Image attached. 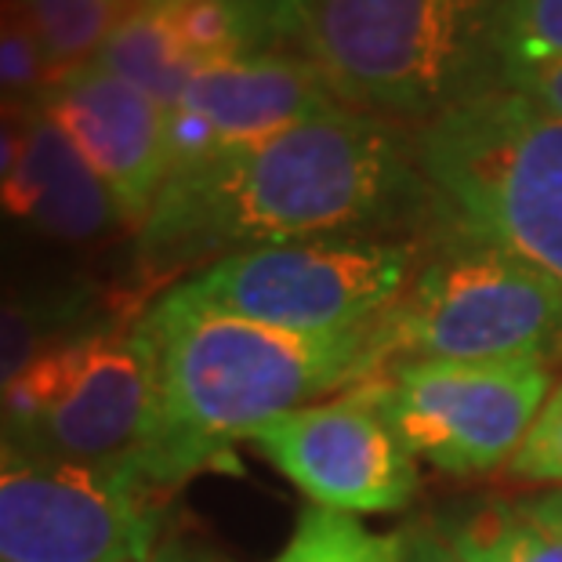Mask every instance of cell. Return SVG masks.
Masks as SVG:
<instances>
[{
    "label": "cell",
    "mask_w": 562,
    "mask_h": 562,
    "mask_svg": "<svg viewBox=\"0 0 562 562\" xmlns=\"http://www.w3.org/2000/svg\"><path fill=\"white\" fill-rule=\"evenodd\" d=\"M422 186L417 153L396 124L338 102L200 171L167 178L138 229V266L164 277L211 255L360 236L411 211Z\"/></svg>",
    "instance_id": "cell-1"
},
{
    "label": "cell",
    "mask_w": 562,
    "mask_h": 562,
    "mask_svg": "<svg viewBox=\"0 0 562 562\" xmlns=\"http://www.w3.org/2000/svg\"><path fill=\"white\" fill-rule=\"evenodd\" d=\"M338 105L305 55L272 52L203 69L167 110V178L189 175L233 149L255 146Z\"/></svg>",
    "instance_id": "cell-11"
},
{
    "label": "cell",
    "mask_w": 562,
    "mask_h": 562,
    "mask_svg": "<svg viewBox=\"0 0 562 562\" xmlns=\"http://www.w3.org/2000/svg\"><path fill=\"white\" fill-rule=\"evenodd\" d=\"M403 537V562H461V555L453 552L447 533L436 522H411Z\"/></svg>",
    "instance_id": "cell-25"
},
{
    "label": "cell",
    "mask_w": 562,
    "mask_h": 562,
    "mask_svg": "<svg viewBox=\"0 0 562 562\" xmlns=\"http://www.w3.org/2000/svg\"><path fill=\"white\" fill-rule=\"evenodd\" d=\"M146 562H218V559H211L207 552H196V548H186V544H164Z\"/></svg>",
    "instance_id": "cell-27"
},
{
    "label": "cell",
    "mask_w": 562,
    "mask_h": 562,
    "mask_svg": "<svg viewBox=\"0 0 562 562\" xmlns=\"http://www.w3.org/2000/svg\"><path fill=\"white\" fill-rule=\"evenodd\" d=\"M94 308L99 305L83 291H19V286H0V406H4L11 385L47 349L105 323Z\"/></svg>",
    "instance_id": "cell-15"
},
{
    "label": "cell",
    "mask_w": 562,
    "mask_h": 562,
    "mask_svg": "<svg viewBox=\"0 0 562 562\" xmlns=\"http://www.w3.org/2000/svg\"><path fill=\"white\" fill-rule=\"evenodd\" d=\"M370 345L378 374L400 363H548L562 345V286L458 236L411 277Z\"/></svg>",
    "instance_id": "cell-6"
},
{
    "label": "cell",
    "mask_w": 562,
    "mask_h": 562,
    "mask_svg": "<svg viewBox=\"0 0 562 562\" xmlns=\"http://www.w3.org/2000/svg\"><path fill=\"white\" fill-rule=\"evenodd\" d=\"M157 345V414L138 464L149 494L229 464L233 442L378 374L367 334H297L233 316L175 283L146 313Z\"/></svg>",
    "instance_id": "cell-2"
},
{
    "label": "cell",
    "mask_w": 562,
    "mask_h": 562,
    "mask_svg": "<svg viewBox=\"0 0 562 562\" xmlns=\"http://www.w3.org/2000/svg\"><path fill=\"white\" fill-rule=\"evenodd\" d=\"M425 186L458 236L562 286V116L490 88L432 116L414 142Z\"/></svg>",
    "instance_id": "cell-4"
},
{
    "label": "cell",
    "mask_w": 562,
    "mask_h": 562,
    "mask_svg": "<svg viewBox=\"0 0 562 562\" xmlns=\"http://www.w3.org/2000/svg\"><path fill=\"white\" fill-rule=\"evenodd\" d=\"M47 88L52 66L26 0H0V102L37 105Z\"/></svg>",
    "instance_id": "cell-20"
},
{
    "label": "cell",
    "mask_w": 562,
    "mask_h": 562,
    "mask_svg": "<svg viewBox=\"0 0 562 562\" xmlns=\"http://www.w3.org/2000/svg\"><path fill=\"white\" fill-rule=\"evenodd\" d=\"M247 439L316 508L341 516L400 512L417 490L414 453L381 414L367 381L341 400L283 414Z\"/></svg>",
    "instance_id": "cell-10"
},
{
    "label": "cell",
    "mask_w": 562,
    "mask_h": 562,
    "mask_svg": "<svg viewBox=\"0 0 562 562\" xmlns=\"http://www.w3.org/2000/svg\"><path fill=\"white\" fill-rule=\"evenodd\" d=\"M367 385L414 458L475 475L516 458L552 374L548 363H400Z\"/></svg>",
    "instance_id": "cell-8"
},
{
    "label": "cell",
    "mask_w": 562,
    "mask_h": 562,
    "mask_svg": "<svg viewBox=\"0 0 562 562\" xmlns=\"http://www.w3.org/2000/svg\"><path fill=\"white\" fill-rule=\"evenodd\" d=\"M411 261L406 244L327 236L236 250L182 283L233 316L338 338L378 327L411 283Z\"/></svg>",
    "instance_id": "cell-7"
},
{
    "label": "cell",
    "mask_w": 562,
    "mask_h": 562,
    "mask_svg": "<svg viewBox=\"0 0 562 562\" xmlns=\"http://www.w3.org/2000/svg\"><path fill=\"white\" fill-rule=\"evenodd\" d=\"M297 44L334 99L385 121L501 88V0H297Z\"/></svg>",
    "instance_id": "cell-3"
},
{
    "label": "cell",
    "mask_w": 562,
    "mask_h": 562,
    "mask_svg": "<svg viewBox=\"0 0 562 562\" xmlns=\"http://www.w3.org/2000/svg\"><path fill=\"white\" fill-rule=\"evenodd\" d=\"M439 530L461 562H562V533L508 501L464 508Z\"/></svg>",
    "instance_id": "cell-17"
},
{
    "label": "cell",
    "mask_w": 562,
    "mask_h": 562,
    "mask_svg": "<svg viewBox=\"0 0 562 562\" xmlns=\"http://www.w3.org/2000/svg\"><path fill=\"white\" fill-rule=\"evenodd\" d=\"M135 4H164V0H135Z\"/></svg>",
    "instance_id": "cell-28"
},
{
    "label": "cell",
    "mask_w": 562,
    "mask_h": 562,
    "mask_svg": "<svg viewBox=\"0 0 562 562\" xmlns=\"http://www.w3.org/2000/svg\"><path fill=\"white\" fill-rule=\"evenodd\" d=\"M562 58V0H501V66Z\"/></svg>",
    "instance_id": "cell-21"
},
{
    "label": "cell",
    "mask_w": 562,
    "mask_h": 562,
    "mask_svg": "<svg viewBox=\"0 0 562 562\" xmlns=\"http://www.w3.org/2000/svg\"><path fill=\"white\" fill-rule=\"evenodd\" d=\"M157 414V345L146 316L99 323L47 349L0 406V439L47 461L138 480Z\"/></svg>",
    "instance_id": "cell-5"
},
{
    "label": "cell",
    "mask_w": 562,
    "mask_h": 562,
    "mask_svg": "<svg viewBox=\"0 0 562 562\" xmlns=\"http://www.w3.org/2000/svg\"><path fill=\"white\" fill-rule=\"evenodd\" d=\"M519 505L530 512L537 522H544L548 530L562 533V490H552V494H537V497H526Z\"/></svg>",
    "instance_id": "cell-26"
},
{
    "label": "cell",
    "mask_w": 562,
    "mask_h": 562,
    "mask_svg": "<svg viewBox=\"0 0 562 562\" xmlns=\"http://www.w3.org/2000/svg\"><path fill=\"white\" fill-rule=\"evenodd\" d=\"M33 113H37V105L0 102V189L11 182V175H15V167L22 160V146H26Z\"/></svg>",
    "instance_id": "cell-24"
},
{
    "label": "cell",
    "mask_w": 562,
    "mask_h": 562,
    "mask_svg": "<svg viewBox=\"0 0 562 562\" xmlns=\"http://www.w3.org/2000/svg\"><path fill=\"white\" fill-rule=\"evenodd\" d=\"M94 66L121 77L142 94H149L164 110L182 102L186 88L196 80V69L189 66L182 52L175 47L171 33L164 30V22L153 4L131 8L127 15L116 22V30L110 33V41L102 44Z\"/></svg>",
    "instance_id": "cell-16"
},
{
    "label": "cell",
    "mask_w": 562,
    "mask_h": 562,
    "mask_svg": "<svg viewBox=\"0 0 562 562\" xmlns=\"http://www.w3.org/2000/svg\"><path fill=\"white\" fill-rule=\"evenodd\" d=\"M153 8L196 74L297 44V0H164Z\"/></svg>",
    "instance_id": "cell-14"
},
{
    "label": "cell",
    "mask_w": 562,
    "mask_h": 562,
    "mask_svg": "<svg viewBox=\"0 0 562 562\" xmlns=\"http://www.w3.org/2000/svg\"><path fill=\"white\" fill-rule=\"evenodd\" d=\"M269 562H403V537L374 533L341 512L305 508L291 541Z\"/></svg>",
    "instance_id": "cell-19"
},
{
    "label": "cell",
    "mask_w": 562,
    "mask_h": 562,
    "mask_svg": "<svg viewBox=\"0 0 562 562\" xmlns=\"http://www.w3.org/2000/svg\"><path fill=\"white\" fill-rule=\"evenodd\" d=\"M0 214L58 244H91L124 225L110 189L41 105L15 175L0 189Z\"/></svg>",
    "instance_id": "cell-13"
},
{
    "label": "cell",
    "mask_w": 562,
    "mask_h": 562,
    "mask_svg": "<svg viewBox=\"0 0 562 562\" xmlns=\"http://www.w3.org/2000/svg\"><path fill=\"white\" fill-rule=\"evenodd\" d=\"M508 472L530 483H562V389L544 403L516 458L508 461Z\"/></svg>",
    "instance_id": "cell-22"
},
{
    "label": "cell",
    "mask_w": 562,
    "mask_h": 562,
    "mask_svg": "<svg viewBox=\"0 0 562 562\" xmlns=\"http://www.w3.org/2000/svg\"><path fill=\"white\" fill-rule=\"evenodd\" d=\"M149 490L127 475L47 461L0 439V562H146Z\"/></svg>",
    "instance_id": "cell-9"
},
{
    "label": "cell",
    "mask_w": 562,
    "mask_h": 562,
    "mask_svg": "<svg viewBox=\"0 0 562 562\" xmlns=\"http://www.w3.org/2000/svg\"><path fill=\"white\" fill-rule=\"evenodd\" d=\"M52 66V88L58 80L94 66L102 44L110 41L135 0H26Z\"/></svg>",
    "instance_id": "cell-18"
},
{
    "label": "cell",
    "mask_w": 562,
    "mask_h": 562,
    "mask_svg": "<svg viewBox=\"0 0 562 562\" xmlns=\"http://www.w3.org/2000/svg\"><path fill=\"white\" fill-rule=\"evenodd\" d=\"M501 88L519 91L530 102L562 116V58H548V63H505L501 66Z\"/></svg>",
    "instance_id": "cell-23"
},
{
    "label": "cell",
    "mask_w": 562,
    "mask_h": 562,
    "mask_svg": "<svg viewBox=\"0 0 562 562\" xmlns=\"http://www.w3.org/2000/svg\"><path fill=\"white\" fill-rule=\"evenodd\" d=\"M102 178L127 229H142L167 182V110L121 77L88 66L37 102Z\"/></svg>",
    "instance_id": "cell-12"
}]
</instances>
